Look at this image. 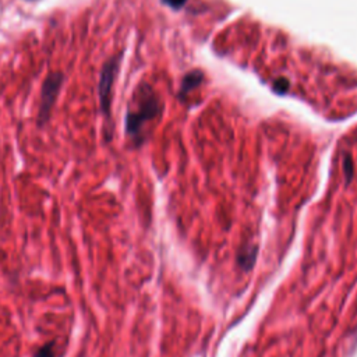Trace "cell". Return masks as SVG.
I'll list each match as a JSON object with an SVG mask.
<instances>
[{
	"instance_id": "6da1fadb",
	"label": "cell",
	"mask_w": 357,
	"mask_h": 357,
	"mask_svg": "<svg viewBox=\"0 0 357 357\" xmlns=\"http://www.w3.org/2000/svg\"><path fill=\"white\" fill-rule=\"evenodd\" d=\"M137 93V107L127 113L126 130L131 138H138L148 121L155 119L160 110V100L152 88L146 84L141 85Z\"/></svg>"
},
{
	"instance_id": "7a4b0ae2",
	"label": "cell",
	"mask_w": 357,
	"mask_h": 357,
	"mask_svg": "<svg viewBox=\"0 0 357 357\" xmlns=\"http://www.w3.org/2000/svg\"><path fill=\"white\" fill-rule=\"evenodd\" d=\"M120 57H112L102 68L100 79H99V100L100 109L106 117L110 114V102H112V88L119 70Z\"/></svg>"
},
{
	"instance_id": "3957f363",
	"label": "cell",
	"mask_w": 357,
	"mask_h": 357,
	"mask_svg": "<svg viewBox=\"0 0 357 357\" xmlns=\"http://www.w3.org/2000/svg\"><path fill=\"white\" fill-rule=\"evenodd\" d=\"M63 82V74L61 73H52L43 82L42 88V102H40V110H39V119L43 121L47 119L49 112L56 100V96L59 93V89Z\"/></svg>"
},
{
	"instance_id": "277c9868",
	"label": "cell",
	"mask_w": 357,
	"mask_h": 357,
	"mask_svg": "<svg viewBox=\"0 0 357 357\" xmlns=\"http://www.w3.org/2000/svg\"><path fill=\"white\" fill-rule=\"evenodd\" d=\"M204 79V74L199 70H192L190 73H187L183 78L181 82V88H180V95H187L190 91H192L195 86H198L201 84V81Z\"/></svg>"
},
{
	"instance_id": "5b68a950",
	"label": "cell",
	"mask_w": 357,
	"mask_h": 357,
	"mask_svg": "<svg viewBox=\"0 0 357 357\" xmlns=\"http://www.w3.org/2000/svg\"><path fill=\"white\" fill-rule=\"evenodd\" d=\"M257 257V248L255 247H250L245 251H241L238 255V262L244 269H250L255 261Z\"/></svg>"
},
{
	"instance_id": "8992f818",
	"label": "cell",
	"mask_w": 357,
	"mask_h": 357,
	"mask_svg": "<svg viewBox=\"0 0 357 357\" xmlns=\"http://www.w3.org/2000/svg\"><path fill=\"white\" fill-rule=\"evenodd\" d=\"M289 86H290V84H289V81H287L284 77L278 78V79L275 81V84H273V89H275V92H278V93H284V92H287V91H289Z\"/></svg>"
},
{
	"instance_id": "52a82bcc",
	"label": "cell",
	"mask_w": 357,
	"mask_h": 357,
	"mask_svg": "<svg viewBox=\"0 0 357 357\" xmlns=\"http://www.w3.org/2000/svg\"><path fill=\"white\" fill-rule=\"evenodd\" d=\"M343 172H344L346 180L349 181L353 176V162H351L350 155H344V158H343Z\"/></svg>"
},
{
	"instance_id": "ba28073f",
	"label": "cell",
	"mask_w": 357,
	"mask_h": 357,
	"mask_svg": "<svg viewBox=\"0 0 357 357\" xmlns=\"http://www.w3.org/2000/svg\"><path fill=\"white\" fill-rule=\"evenodd\" d=\"M165 4H167L169 7H172V8H174V10H178V8H181L184 4H185V1L187 0H162Z\"/></svg>"
},
{
	"instance_id": "9c48e42d",
	"label": "cell",
	"mask_w": 357,
	"mask_h": 357,
	"mask_svg": "<svg viewBox=\"0 0 357 357\" xmlns=\"http://www.w3.org/2000/svg\"><path fill=\"white\" fill-rule=\"evenodd\" d=\"M35 357H53V349H52V346H45V347H42V349L36 353Z\"/></svg>"
}]
</instances>
